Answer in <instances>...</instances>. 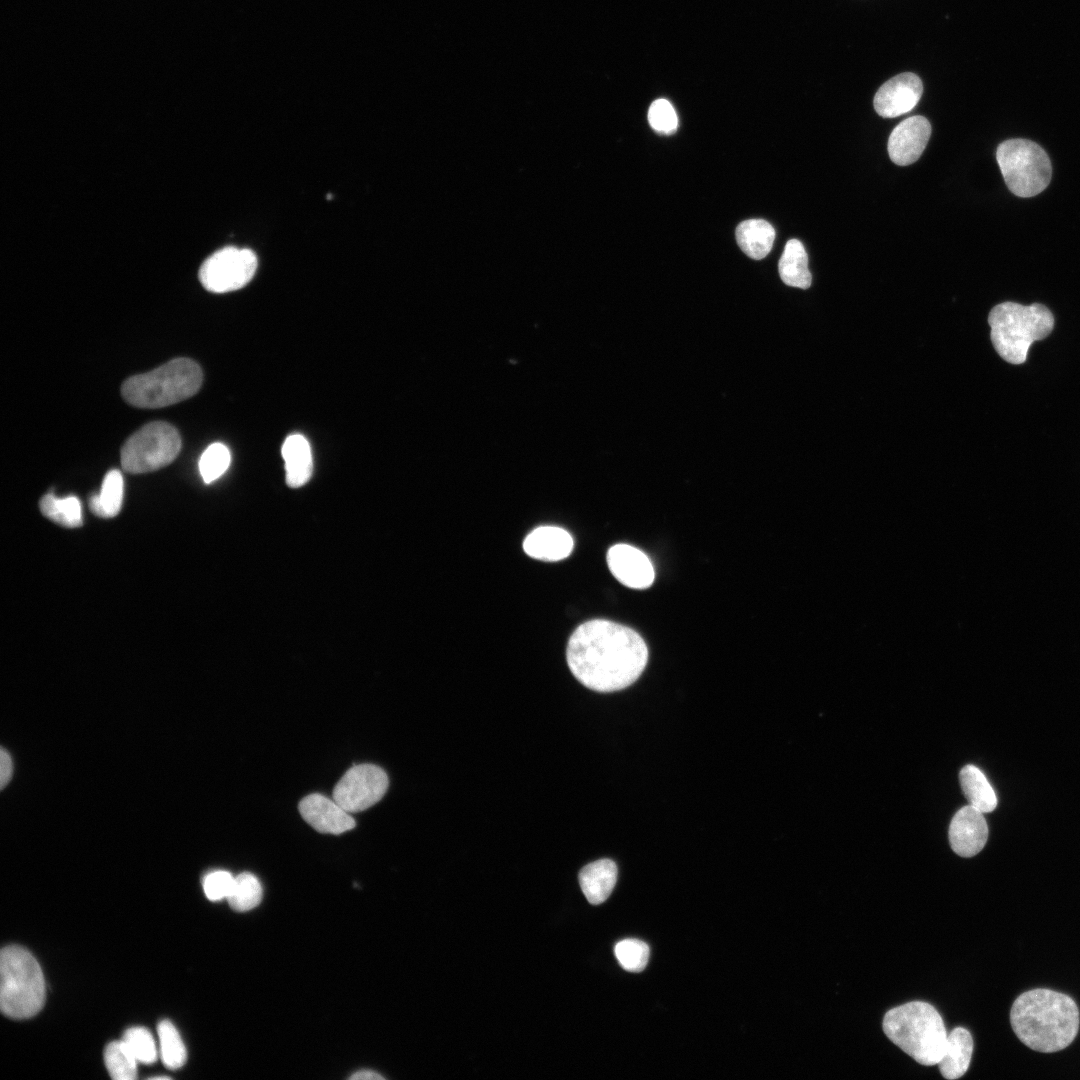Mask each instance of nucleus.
Listing matches in <instances>:
<instances>
[{
	"label": "nucleus",
	"instance_id": "obj_18",
	"mask_svg": "<svg viewBox=\"0 0 1080 1080\" xmlns=\"http://www.w3.org/2000/svg\"><path fill=\"white\" fill-rule=\"evenodd\" d=\"M973 1045L971 1033L963 1027H956L948 1034L944 1053L937 1064L945 1079L955 1080L966 1073Z\"/></svg>",
	"mask_w": 1080,
	"mask_h": 1080
},
{
	"label": "nucleus",
	"instance_id": "obj_24",
	"mask_svg": "<svg viewBox=\"0 0 1080 1080\" xmlns=\"http://www.w3.org/2000/svg\"><path fill=\"white\" fill-rule=\"evenodd\" d=\"M42 514L52 521L69 528L82 525L81 503L75 496L59 499L47 494L39 502Z\"/></svg>",
	"mask_w": 1080,
	"mask_h": 1080
},
{
	"label": "nucleus",
	"instance_id": "obj_2",
	"mask_svg": "<svg viewBox=\"0 0 1080 1080\" xmlns=\"http://www.w3.org/2000/svg\"><path fill=\"white\" fill-rule=\"evenodd\" d=\"M1010 1022L1016 1036L1032 1050L1042 1053L1069 1046L1079 1030V1010L1068 995L1038 988L1014 1001Z\"/></svg>",
	"mask_w": 1080,
	"mask_h": 1080
},
{
	"label": "nucleus",
	"instance_id": "obj_34",
	"mask_svg": "<svg viewBox=\"0 0 1080 1080\" xmlns=\"http://www.w3.org/2000/svg\"><path fill=\"white\" fill-rule=\"evenodd\" d=\"M350 1079H353V1080H366V1079H368V1080L369 1079L381 1080V1079H383V1076L376 1073V1072H374V1071L361 1070V1071L356 1072L352 1076H350Z\"/></svg>",
	"mask_w": 1080,
	"mask_h": 1080
},
{
	"label": "nucleus",
	"instance_id": "obj_3",
	"mask_svg": "<svg viewBox=\"0 0 1080 1080\" xmlns=\"http://www.w3.org/2000/svg\"><path fill=\"white\" fill-rule=\"evenodd\" d=\"M885 1035L916 1062L937 1065L947 1041L942 1017L929 1003L912 1001L890 1009L883 1018Z\"/></svg>",
	"mask_w": 1080,
	"mask_h": 1080
},
{
	"label": "nucleus",
	"instance_id": "obj_32",
	"mask_svg": "<svg viewBox=\"0 0 1080 1080\" xmlns=\"http://www.w3.org/2000/svg\"><path fill=\"white\" fill-rule=\"evenodd\" d=\"M234 878L229 872L216 870L208 873L203 879V889L206 897L211 901H218L229 896Z\"/></svg>",
	"mask_w": 1080,
	"mask_h": 1080
},
{
	"label": "nucleus",
	"instance_id": "obj_21",
	"mask_svg": "<svg viewBox=\"0 0 1080 1080\" xmlns=\"http://www.w3.org/2000/svg\"><path fill=\"white\" fill-rule=\"evenodd\" d=\"M781 280L784 284L808 289L812 276L808 269V255L803 244L797 239H790L785 245L778 264Z\"/></svg>",
	"mask_w": 1080,
	"mask_h": 1080
},
{
	"label": "nucleus",
	"instance_id": "obj_9",
	"mask_svg": "<svg viewBox=\"0 0 1080 1080\" xmlns=\"http://www.w3.org/2000/svg\"><path fill=\"white\" fill-rule=\"evenodd\" d=\"M257 269V257L247 248L225 247L210 255L201 265L202 286L213 293H226L248 284Z\"/></svg>",
	"mask_w": 1080,
	"mask_h": 1080
},
{
	"label": "nucleus",
	"instance_id": "obj_31",
	"mask_svg": "<svg viewBox=\"0 0 1080 1080\" xmlns=\"http://www.w3.org/2000/svg\"><path fill=\"white\" fill-rule=\"evenodd\" d=\"M648 121L654 131L663 135L674 134L678 118L673 106L665 99L655 100L648 110Z\"/></svg>",
	"mask_w": 1080,
	"mask_h": 1080
},
{
	"label": "nucleus",
	"instance_id": "obj_23",
	"mask_svg": "<svg viewBox=\"0 0 1080 1080\" xmlns=\"http://www.w3.org/2000/svg\"><path fill=\"white\" fill-rule=\"evenodd\" d=\"M122 499V474L118 470H110L103 479L100 493L90 498L89 506L95 515L111 518L119 513Z\"/></svg>",
	"mask_w": 1080,
	"mask_h": 1080
},
{
	"label": "nucleus",
	"instance_id": "obj_30",
	"mask_svg": "<svg viewBox=\"0 0 1080 1080\" xmlns=\"http://www.w3.org/2000/svg\"><path fill=\"white\" fill-rule=\"evenodd\" d=\"M122 1040L138 1062L152 1064L157 1059V1048L150 1031L144 1027L127 1029Z\"/></svg>",
	"mask_w": 1080,
	"mask_h": 1080
},
{
	"label": "nucleus",
	"instance_id": "obj_8",
	"mask_svg": "<svg viewBox=\"0 0 1080 1080\" xmlns=\"http://www.w3.org/2000/svg\"><path fill=\"white\" fill-rule=\"evenodd\" d=\"M180 449L181 438L175 427L167 422H151L126 440L121 465L132 474L155 471L170 464Z\"/></svg>",
	"mask_w": 1080,
	"mask_h": 1080
},
{
	"label": "nucleus",
	"instance_id": "obj_22",
	"mask_svg": "<svg viewBox=\"0 0 1080 1080\" xmlns=\"http://www.w3.org/2000/svg\"><path fill=\"white\" fill-rule=\"evenodd\" d=\"M959 780L969 805L982 813L992 812L996 808V794L979 768L974 765L964 766L959 773Z\"/></svg>",
	"mask_w": 1080,
	"mask_h": 1080
},
{
	"label": "nucleus",
	"instance_id": "obj_1",
	"mask_svg": "<svg viewBox=\"0 0 1080 1080\" xmlns=\"http://www.w3.org/2000/svg\"><path fill=\"white\" fill-rule=\"evenodd\" d=\"M574 677L597 692H614L634 683L648 661V648L633 629L604 619L576 628L566 649Z\"/></svg>",
	"mask_w": 1080,
	"mask_h": 1080
},
{
	"label": "nucleus",
	"instance_id": "obj_15",
	"mask_svg": "<svg viewBox=\"0 0 1080 1080\" xmlns=\"http://www.w3.org/2000/svg\"><path fill=\"white\" fill-rule=\"evenodd\" d=\"M302 818L321 833L338 835L355 827V820L334 799L313 793L299 802Z\"/></svg>",
	"mask_w": 1080,
	"mask_h": 1080
},
{
	"label": "nucleus",
	"instance_id": "obj_4",
	"mask_svg": "<svg viewBox=\"0 0 1080 1080\" xmlns=\"http://www.w3.org/2000/svg\"><path fill=\"white\" fill-rule=\"evenodd\" d=\"M990 338L998 355L1008 363L1026 361L1030 345L1053 330L1054 316L1043 304L1003 302L989 313Z\"/></svg>",
	"mask_w": 1080,
	"mask_h": 1080
},
{
	"label": "nucleus",
	"instance_id": "obj_28",
	"mask_svg": "<svg viewBox=\"0 0 1080 1080\" xmlns=\"http://www.w3.org/2000/svg\"><path fill=\"white\" fill-rule=\"evenodd\" d=\"M231 462L229 449L223 443H213L202 453L199 459V472L205 483L218 479L228 469Z\"/></svg>",
	"mask_w": 1080,
	"mask_h": 1080
},
{
	"label": "nucleus",
	"instance_id": "obj_27",
	"mask_svg": "<svg viewBox=\"0 0 1080 1080\" xmlns=\"http://www.w3.org/2000/svg\"><path fill=\"white\" fill-rule=\"evenodd\" d=\"M262 899V887L259 880L251 873L244 872L234 878L233 886L227 897L230 907L239 912L255 908Z\"/></svg>",
	"mask_w": 1080,
	"mask_h": 1080
},
{
	"label": "nucleus",
	"instance_id": "obj_10",
	"mask_svg": "<svg viewBox=\"0 0 1080 1080\" xmlns=\"http://www.w3.org/2000/svg\"><path fill=\"white\" fill-rule=\"evenodd\" d=\"M385 771L374 764L354 765L333 789V799L347 812L357 813L377 803L387 791Z\"/></svg>",
	"mask_w": 1080,
	"mask_h": 1080
},
{
	"label": "nucleus",
	"instance_id": "obj_13",
	"mask_svg": "<svg viewBox=\"0 0 1080 1080\" xmlns=\"http://www.w3.org/2000/svg\"><path fill=\"white\" fill-rule=\"evenodd\" d=\"M611 573L623 585L633 589L651 586L655 573L649 558L628 544H616L607 553Z\"/></svg>",
	"mask_w": 1080,
	"mask_h": 1080
},
{
	"label": "nucleus",
	"instance_id": "obj_20",
	"mask_svg": "<svg viewBox=\"0 0 1080 1080\" xmlns=\"http://www.w3.org/2000/svg\"><path fill=\"white\" fill-rule=\"evenodd\" d=\"M735 235L741 250L748 257L760 260L773 246L775 229L763 219H749L737 226Z\"/></svg>",
	"mask_w": 1080,
	"mask_h": 1080
},
{
	"label": "nucleus",
	"instance_id": "obj_14",
	"mask_svg": "<svg viewBox=\"0 0 1080 1080\" xmlns=\"http://www.w3.org/2000/svg\"><path fill=\"white\" fill-rule=\"evenodd\" d=\"M949 842L952 850L961 857H972L985 846L988 826L984 813L971 805L959 809L949 826Z\"/></svg>",
	"mask_w": 1080,
	"mask_h": 1080
},
{
	"label": "nucleus",
	"instance_id": "obj_25",
	"mask_svg": "<svg viewBox=\"0 0 1080 1080\" xmlns=\"http://www.w3.org/2000/svg\"><path fill=\"white\" fill-rule=\"evenodd\" d=\"M160 1057L169 1069L182 1067L187 1059V1052L176 1027L169 1020H162L157 1026Z\"/></svg>",
	"mask_w": 1080,
	"mask_h": 1080
},
{
	"label": "nucleus",
	"instance_id": "obj_19",
	"mask_svg": "<svg viewBox=\"0 0 1080 1080\" xmlns=\"http://www.w3.org/2000/svg\"><path fill=\"white\" fill-rule=\"evenodd\" d=\"M285 462L286 483L292 488L306 484L313 471V458L308 440L300 434L289 435L281 449Z\"/></svg>",
	"mask_w": 1080,
	"mask_h": 1080
},
{
	"label": "nucleus",
	"instance_id": "obj_29",
	"mask_svg": "<svg viewBox=\"0 0 1080 1080\" xmlns=\"http://www.w3.org/2000/svg\"><path fill=\"white\" fill-rule=\"evenodd\" d=\"M619 964L629 972H641L649 960V947L638 939H624L614 947Z\"/></svg>",
	"mask_w": 1080,
	"mask_h": 1080
},
{
	"label": "nucleus",
	"instance_id": "obj_6",
	"mask_svg": "<svg viewBox=\"0 0 1080 1080\" xmlns=\"http://www.w3.org/2000/svg\"><path fill=\"white\" fill-rule=\"evenodd\" d=\"M0 1008L13 1019L36 1015L46 998L45 980L35 957L24 947L9 945L0 953Z\"/></svg>",
	"mask_w": 1080,
	"mask_h": 1080
},
{
	"label": "nucleus",
	"instance_id": "obj_17",
	"mask_svg": "<svg viewBox=\"0 0 1080 1080\" xmlns=\"http://www.w3.org/2000/svg\"><path fill=\"white\" fill-rule=\"evenodd\" d=\"M578 878L586 899L591 904H601L614 889L617 881V865L611 859H600L584 866Z\"/></svg>",
	"mask_w": 1080,
	"mask_h": 1080
},
{
	"label": "nucleus",
	"instance_id": "obj_11",
	"mask_svg": "<svg viewBox=\"0 0 1080 1080\" xmlns=\"http://www.w3.org/2000/svg\"><path fill=\"white\" fill-rule=\"evenodd\" d=\"M923 85L914 73L906 72L885 82L874 97V108L884 118H894L911 111L921 98Z\"/></svg>",
	"mask_w": 1080,
	"mask_h": 1080
},
{
	"label": "nucleus",
	"instance_id": "obj_7",
	"mask_svg": "<svg viewBox=\"0 0 1080 1080\" xmlns=\"http://www.w3.org/2000/svg\"><path fill=\"white\" fill-rule=\"evenodd\" d=\"M996 159L1009 190L1032 197L1050 183L1052 167L1045 150L1027 139H1009L997 147Z\"/></svg>",
	"mask_w": 1080,
	"mask_h": 1080
},
{
	"label": "nucleus",
	"instance_id": "obj_16",
	"mask_svg": "<svg viewBox=\"0 0 1080 1080\" xmlns=\"http://www.w3.org/2000/svg\"><path fill=\"white\" fill-rule=\"evenodd\" d=\"M573 545V539L566 530L555 526H541L526 536L523 549L532 558L558 561L571 554Z\"/></svg>",
	"mask_w": 1080,
	"mask_h": 1080
},
{
	"label": "nucleus",
	"instance_id": "obj_5",
	"mask_svg": "<svg viewBox=\"0 0 1080 1080\" xmlns=\"http://www.w3.org/2000/svg\"><path fill=\"white\" fill-rule=\"evenodd\" d=\"M202 381V370L194 360L175 358L150 372L128 378L121 393L135 407L162 408L196 394Z\"/></svg>",
	"mask_w": 1080,
	"mask_h": 1080
},
{
	"label": "nucleus",
	"instance_id": "obj_26",
	"mask_svg": "<svg viewBox=\"0 0 1080 1080\" xmlns=\"http://www.w3.org/2000/svg\"><path fill=\"white\" fill-rule=\"evenodd\" d=\"M105 1065L111 1078L133 1080L137 1077V1059L123 1040L113 1041L104 1052Z\"/></svg>",
	"mask_w": 1080,
	"mask_h": 1080
},
{
	"label": "nucleus",
	"instance_id": "obj_33",
	"mask_svg": "<svg viewBox=\"0 0 1080 1080\" xmlns=\"http://www.w3.org/2000/svg\"><path fill=\"white\" fill-rule=\"evenodd\" d=\"M13 773L12 759L5 749L0 752V786L3 789L10 781Z\"/></svg>",
	"mask_w": 1080,
	"mask_h": 1080
},
{
	"label": "nucleus",
	"instance_id": "obj_12",
	"mask_svg": "<svg viewBox=\"0 0 1080 1080\" xmlns=\"http://www.w3.org/2000/svg\"><path fill=\"white\" fill-rule=\"evenodd\" d=\"M931 135V125L923 116H912L900 122L888 139L890 159L899 166H907L921 156Z\"/></svg>",
	"mask_w": 1080,
	"mask_h": 1080
}]
</instances>
